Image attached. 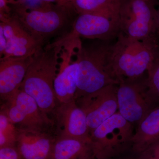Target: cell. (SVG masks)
<instances>
[{
  "mask_svg": "<svg viewBox=\"0 0 159 159\" xmlns=\"http://www.w3.org/2000/svg\"><path fill=\"white\" fill-rule=\"evenodd\" d=\"M71 57L67 56L64 60L54 80V92L60 104L75 100L78 65L76 60L71 62Z\"/></svg>",
  "mask_w": 159,
  "mask_h": 159,
  "instance_id": "obj_15",
  "label": "cell"
},
{
  "mask_svg": "<svg viewBox=\"0 0 159 159\" xmlns=\"http://www.w3.org/2000/svg\"><path fill=\"white\" fill-rule=\"evenodd\" d=\"M33 55L0 59V97L3 103L19 89Z\"/></svg>",
  "mask_w": 159,
  "mask_h": 159,
  "instance_id": "obj_13",
  "label": "cell"
},
{
  "mask_svg": "<svg viewBox=\"0 0 159 159\" xmlns=\"http://www.w3.org/2000/svg\"><path fill=\"white\" fill-rule=\"evenodd\" d=\"M49 159H96L92 142L57 136Z\"/></svg>",
  "mask_w": 159,
  "mask_h": 159,
  "instance_id": "obj_16",
  "label": "cell"
},
{
  "mask_svg": "<svg viewBox=\"0 0 159 159\" xmlns=\"http://www.w3.org/2000/svg\"><path fill=\"white\" fill-rule=\"evenodd\" d=\"M51 118L55 122L57 136L92 142L85 113L76 100L58 104Z\"/></svg>",
  "mask_w": 159,
  "mask_h": 159,
  "instance_id": "obj_11",
  "label": "cell"
},
{
  "mask_svg": "<svg viewBox=\"0 0 159 159\" xmlns=\"http://www.w3.org/2000/svg\"><path fill=\"white\" fill-rule=\"evenodd\" d=\"M155 44L133 39L119 33L112 46L111 61L114 75L119 83L142 77L156 56Z\"/></svg>",
  "mask_w": 159,
  "mask_h": 159,
  "instance_id": "obj_3",
  "label": "cell"
},
{
  "mask_svg": "<svg viewBox=\"0 0 159 159\" xmlns=\"http://www.w3.org/2000/svg\"><path fill=\"white\" fill-rule=\"evenodd\" d=\"M157 12L148 0H123L119 12L120 33L157 45Z\"/></svg>",
  "mask_w": 159,
  "mask_h": 159,
  "instance_id": "obj_5",
  "label": "cell"
},
{
  "mask_svg": "<svg viewBox=\"0 0 159 159\" xmlns=\"http://www.w3.org/2000/svg\"><path fill=\"white\" fill-rule=\"evenodd\" d=\"M140 159H159V140L140 154Z\"/></svg>",
  "mask_w": 159,
  "mask_h": 159,
  "instance_id": "obj_21",
  "label": "cell"
},
{
  "mask_svg": "<svg viewBox=\"0 0 159 159\" xmlns=\"http://www.w3.org/2000/svg\"><path fill=\"white\" fill-rule=\"evenodd\" d=\"M156 40L157 47L159 46V9L157 12V29L156 33Z\"/></svg>",
  "mask_w": 159,
  "mask_h": 159,
  "instance_id": "obj_25",
  "label": "cell"
},
{
  "mask_svg": "<svg viewBox=\"0 0 159 159\" xmlns=\"http://www.w3.org/2000/svg\"><path fill=\"white\" fill-rule=\"evenodd\" d=\"M0 26L2 27L7 40L6 50L0 59L32 56L43 47L13 15H0Z\"/></svg>",
  "mask_w": 159,
  "mask_h": 159,
  "instance_id": "obj_12",
  "label": "cell"
},
{
  "mask_svg": "<svg viewBox=\"0 0 159 159\" xmlns=\"http://www.w3.org/2000/svg\"><path fill=\"white\" fill-rule=\"evenodd\" d=\"M147 93L155 106L159 105V57L156 55L147 72Z\"/></svg>",
  "mask_w": 159,
  "mask_h": 159,
  "instance_id": "obj_20",
  "label": "cell"
},
{
  "mask_svg": "<svg viewBox=\"0 0 159 159\" xmlns=\"http://www.w3.org/2000/svg\"><path fill=\"white\" fill-rule=\"evenodd\" d=\"M68 9L50 3L34 8L18 4L13 16L41 47L49 39L65 29L69 22Z\"/></svg>",
  "mask_w": 159,
  "mask_h": 159,
  "instance_id": "obj_4",
  "label": "cell"
},
{
  "mask_svg": "<svg viewBox=\"0 0 159 159\" xmlns=\"http://www.w3.org/2000/svg\"><path fill=\"white\" fill-rule=\"evenodd\" d=\"M119 15L102 13H81L74 22L72 31L54 44L63 46L80 37L106 41L120 33Z\"/></svg>",
  "mask_w": 159,
  "mask_h": 159,
  "instance_id": "obj_8",
  "label": "cell"
},
{
  "mask_svg": "<svg viewBox=\"0 0 159 159\" xmlns=\"http://www.w3.org/2000/svg\"><path fill=\"white\" fill-rule=\"evenodd\" d=\"M75 1V0H59L57 5V6L65 7L70 10L71 9V4Z\"/></svg>",
  "mask_w": 159,
  "mask_h": 159,
  "instance_id": "obj_24",
  "label": "cell"
},
{
  "mask_svg": "<svg viewBox=\"0 0 159 159\" xmlns=\"http://www.w3.org/2000/svg\"><path fill=\"white\" fill-rule=\"evenodd\" d=\"M0 159H23L16 146L0 148Z\"/></svg>",
  "mask_w": 159,
  "mask_h": 159,
  "instance_id": "obj_22",
  "label": "cell"
},
{
  "mask_svg": "<svg viewBox=\"0 0 159 159\" xmlns=\"http://www.w3.org/2000/svg\"><path fill=\"white\" fill-rule=\"evenodd\" d=\"M118 85H109L76 99L77 105L85 113L90 134L118 112Z\"/></svg>",
  "mask_w": 159,
  "mask_h": 159,
  "instance_id": "obj_10",
  "label": "cell"
},
{
  "mask_svg": "<svg viewBox=\"0 0 159 159\" xmlns=\"http://www.w3.org/2000/svg\"><path fill=\"white\" fill-rule=\"evenodd\" d=\"M41 1L43 2L47 3H51L55 2L57 4L59 2V0H40Z\"/></svg>",
  "mask_w": 159,
  "mask_h": 159,
  "instance_id": "obj_26",
  "label": "cell"
},
{
  "mask_svg": "<svg viewBox=\"0 0 159 159\" xmlns=\"http://www.w3.org/2000/svg\"><path fill=\"white\" fill-rule=\"evenodd\" d=\"M137 126L132 145L134 151L140 154L159 140V105L152 109Z\"/></svg>",
  "mask_w": 159,
  "mask_h": 159,
  "instance_id": "obj_17",
  "label": "cell"
},
{
  "mask_svg": "<svg viewBox=\"0 0 159 159\" xmlns=\"http://www.w3.org/2000/svg\"><path fill=\"white\" fill-rule=\"evenodd\" d=\"M98 40L77 50V90L75 100L111 84H119L111 66L112 46Z\"/></svg>",
  "mask_w": 159,
  "mask_h": 159,
  "instance_id": "obj_2",
  "label": "cell"
},
{
  "mask_svg": "<svg viewBox=\"0 0 159 159\" xmlns=\"http://www.w3.org/2000/svg\"><path fill=\"white\" fill-rule=\"evenodd\" d=\"M156 55L159 57V46L157 47L156 49Z\"/></svg>",
  "mask_w": 159,
  "mask_h": 159,
  "instance_id": "obj_27",
  "label": "cell"
},
{
  "mask_svg": "<svg viewBox=\"0 0 159 159\" xmlns=\"http://www.w3.org/2000/svg\"><path fill=\"white\" fill-rule=\"evenodd\" d=\"M7 45V40L2 27L0 26V57H2Z\"/></svg>",
  "mask_w": 159,
  "mask_h": 159,
  "instance_id": "obj_23",
  "label": "cell"
},
{
  "mask_svg": "<svg viewBox=\"0 0 159 159\" xmlns=\"http://www.w3.org/2000/svg\"><path fill=\"white\" fill-rule=\"evenodd\" d=\"M117 95L118 112L134 125H138L156 107L147 93L146 78L119 83Z\"/></svg>",
  "mask_w": 159,
  "mask_h": 159,
  "instance_id": "obj_9",
  "label": "cell"
},
{
  "mask_svg": "<svg viewBox=\"0 0 159 159\" xmlns=\"http://www.w3.org/2000/svg\"><path fill=\"white\" fill-rule=\"evenodd\" d=\"M9 2H14V3H15V0H8Z\"/></svg>",
  "mask_w": 159,
  "mask_h": 159,
  "instance_id": "obj_28",
  "label": "cell"
},
{
  "mask_svg": "<svg viewBox=\"0 0 159 159\" xmlns=\"http://www.w3.org/2000/svg\"><path fill=\"white\" fill-rule=\"evenodd\" d=\"M140 159L139 158H139H137V159Z\"/></svg>",
  "mask_w": 159,
  "mask_h": 159,
  "instance_id": "obj_29",
  "label": "cell"
},
{
  "mask_svg": "<svg viewBox=\"0 0 159 159\" xmlns=\"http://www.w3.org/2000/svg\"><path fill=\"white\" fill-rule=\"evenodd\" d=\"M134 125L117 112L91 134L96 159H108L132 145Z\"/></svg>",
  "mask_w": 159,
  "mask_h": 159,
  "instance_id": "obj_6",
  "label": "cell"
},
{
  "mask_svg": "<svg viewBox=\"0 0 159 159\" xmlns=\"http://www.w3.org/2000/svg\"><path fill=\"white\" fill-rule=\"evenodd\" d=\"M61 48L50 43L38 50L20 88L32 97L43 112L51 118L59 104L54 82L59 70L58 59Z\"/></svg>",
  "mask_w": 159,
  "mask_h": 159,
  "instance_id": "obj_1",
  "label": "cell"
},
{
  "mask_svg": "<svg viewBox=\"0 0 159 159\" xmlns=\"http://www.w3.org/2000/svg\"><path fill=\"white\" fill-rule=\"evenodd\" d=\"M122 2L123 0H75L70 8L78 14L93 13L119 16Z\"/></svg>",
  "mask_w": 159,
  "mask_h": 159,
  "instance_id": "obj_18",
  "label": "cell"
},
{
  "mask_svg": "<svg viewBox=\"0 0 159 159\" xmlns=\"http://www.w3.org/2000/svg\"><path fill=\"white\" fill-rule=\"evenodd\" d=\"M18 131L9 117L0 111V148L16 146Z\"/></svg>",
  "mask_w": 159,
  "mask_h": 159,
  "instance_id": "obj_19",
  "label": "cell"
},
{
  "mask_svg": "<svg viewBox=\"0 0 159 159\" xmlns=\"http://www.w3.org/2000/svg\"><path fill=\"white\" fill-rule=\"evenodd\" d=\"M18 131L16 147L23 159H49L57 137L55 132Z\"/></svg>",
  "mask_w": 159,
  "mask_h": 159,
  "instance_id": "obj_14",
  "label": "cell"
},
{
  "mask_svg": "<svg viewBox=\"0 0 159 159\" xmlns=\"http://www.w3.org/2000/svg\"><path fill=\"white\" fill-rule=\"evenodd\" d=\"M1 111L19 129L56 132L54 120L43 112L32 97L20 89L2 103Z\"/></svg>",
  "mask_w": 159,
  "mask_h": 159,
  "instance_id": "obj_7",
  "label": "cell"
}]
</instances>
